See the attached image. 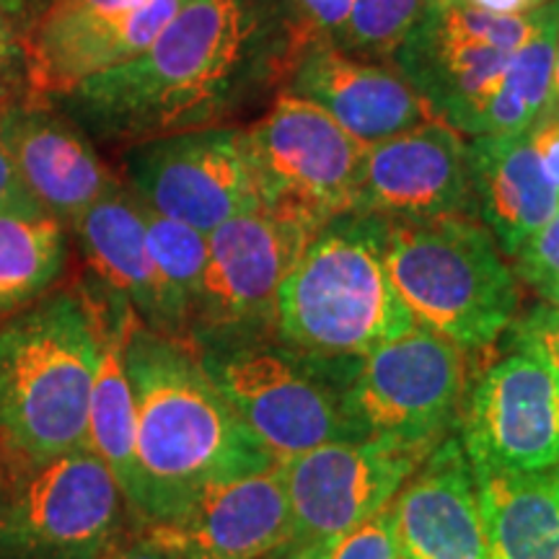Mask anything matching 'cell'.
<instances>
[{
  "label": "cell",
  "instance_id": "cell-1",
  "mask_svg": "<svg viewBox=\"0 0 559 559\" xmlns=\"http://www.w3.org/2000/svg\"><path fill=\"white\" fill-rule=\"evenodd\" d=\"M311 41L293 0H187L143 52L50 99L96 145L120 151L241 128L285 91Z\"/></svg>",
  "mask_w": 559,
  "mask_h": 559
},
{
  "label": "cell",
  "instance_id": "cell-2",
  "mask_svg": "<svg viewBox=\"0 0 559 559\" xmlns=\"http://www.w3.org/2000/svg\"><path fill=\"white\" fill-rule=\"evenodd\" d=\"M122 355L138 428L135 519L145 528L177 519L210 487L280 464L241 423L190 342L153 332L135 317Z\"/></svg>",
  "mask_w": 559,
  "mask_h": 559
},
{
  "label": "cell",
  "instance_id": "cell-3",
  "mask_svg": "<svg viewBox=\"0 0 559 559\" xmlns=\"http://www.w3.org/2000/svg\"><path fill=\"white\" fill-rule=\"evenodd\" d=\"M107 300L52 290L0 321V449L37 461L88 449V407Z\"/></svg>",
  "mask_w": 559,
  "mask_h": 559
},
{
  "label": "cell",
  "instance_id": "cell-4",
  "mask_svg": "<svg viewBox=\"0 0 559 559\" xmlns=\"http://www.w3.org/2000/svg\"><path fill=\"white\" fill-rule=\"evenodd\" d=\"M386 221L340 215L313 236L277 293V334L293 353L358 362L417 324L383 264Z\"/></svg>",
  "mask_w": 559,
  "mask_h": 559
},
{
  "label": "cell",
  "instance_id": "cell-5",
  "mask_svg": "<svg viewBox=\"0 0 559 559\" xmlns=\"http://www.w3.org/2000/svg\"><path fill=\"white\" fill-rule=\"evenodd\" d=\"M383 264L417 324L459 347H489L513 326L519 280L474 215L386 221Z\"/></svg>",
  "mask_w": 559,
  "mask_h": 559
},
{
  "label": "cell",
  "instance_id": "cell-6",
  "mask_svg": "<svg viewBox=\"0 0 559 559\" xmlns=\"http://www.w3.org/2000/svg\"><path fill=\"white\" fill-rule=\"evenodd\" d=\"M128 500L88 449L13 459L0 474V559H109Z\"/></svg>",
  "mask_w": 559,
  "mask_h": 559
},
{
  "label": "cell",
  "instance_id": "cell-7",
  "mask_svg": "<svg viewBox=\"0 0 559 559\" xmlns=\"http://www.w3.org/2000/svg\"><path fill=\"white\" fill-rule=\"evenodd\" d=\"M260 207L324 228L353 213L366 143L342 130L317 104L280 91L243 128Z\"/></svg>",
  "mask_w": 559,
  "mask_h": 559
},
{
  "label": "cell",
  "instance_id": "cell-8",
  "mask_svg": "<svg viewBox=\"0 0 559 559\" xmlns=\"http://www.w3.org/2000/svg\"><path fill=\"white\" fill-rule=\"evenodd\" d=\"M319 226L257 207L207 234V267L190 345L218 349L264 340L277 330V293Z\"/></svg>",
  "mask_w": 559,
  "mask_h": 559
},
{
  "label": "cell",
  "instance_id": "cell-9",
  "mask_svg": "<svg viewBox=\"0 0 559 559\" xmlns=\"http://www.w3.org/2000/svg\"><path fill=\"white\" fill-rule=\"evenodd\" d=\"M464 386V347L415 324L355 362L342 409L355 440L430 453L456 415Z\"/></svg>",
  "mask_w": 559,
  "mask_h": 559
},
{
  "label": "cell",
  "instance_id": "cell-10",
  "mask_svg": "<svg viewBox=\"0 0 559 559\" xmlns=\"http://www.w3.org/2000/svg\"><path fill=\"white\" fill-rule=\"evenodd\" d=\"M210 379L272 459L288 461L332 440H355L334 389L319 362L270 342L198 349Z\"/></svg>",
  "mask_w": 559,
  "mask_h": 559
},
{
  "label": "cell",
  "instance_id": "cell-11",
  "mask_svg": "<svg viewBox=\"0 0 559 559\" xmlns=\"http://www.w3.org/2000/svg\"><path fill=\"white\" fill-rule=\"evenodd\" d=\"M531 16H495L459 3H428L396 50L394 66L464 135L498 91L510 55L539 26Z\"/></svg>",
  "mask_w": 559,
  "mask_h": 559
},
{
  "label": "cell",
  "instance_id": "cell-12",
  "mask_svg": "<svg viewBox=\"0 0 559 559\" xmlns=\"http://www.w3.org/2000/svg\"><path fill=\"white\" fill-rule=\"evenodd\" d=\"M124 187L153 213L213 234L260 207L243 128H210L143 140L120 151Z\"/></svg>",
  "mask_w": 559,
  "mask_h": 559
},
{
  "label": "cell",
  "instance_id": "cell-13",
  "mask_svg": "<svg viewBox=\"0 0 559 559\" xmlns=\"http://www.w3.org/2000/svg\"><path fill=\"white\" fill-rule=\"evenodd\" d=\"M425 456L383 440H332L283 461L290 544L326 559L342 536L394 502Z\"/></svg>",
  "mask_w": 559,
  "mask_h": 559
},
{
  "label": "cell",
  "instance_id": "cell-14",
  "mask_svg": "<svg viewBox=\"0 0 559 559\" xmlns=\"http://www.w3.org/2000/svg\"><path fill=\"white\" fill-rule=\"evenodd\" d=\"M464 451L474 474L559 464V381L536 355L515 347L485 370L466 409Z\"/></svg>",
  "mask_w": 559,
  "mask_h": 559
},
{
  "label": "cell",
  "instance_id": "cell-15",
  "mask_svg": "<svg viewBox=\"0 0 559 559\" xmlns=\"http://www.w3.org/2000/svg\"><path fill=\"white\" fill-rule=\"evenodd\" d=\"M187 0H47L32 37V86L60 96L143 52Z\"/></svg>",
  "mask_w": 559,
  "mask_h": 559
},
{
  "label": "cell",
  "instance_id": "cell-16",
  "mask_svg": "<svg viewBox=\"0 0 559 559\" xmlns=\"http://www.w3.org/2000/svg\"><path fill=\"white\" fill-rule=\"evenodd\" d=\"M464 132L432 120L366 148L353 213L389 223L474 215Z\"/></svg>",
  "mask_w": 559,
  "mask_h": 559
},
{
  "label": "cell",
  "instance_id": "cell-17",
  "mask_svg": "<svg viewBox=\"0 0 559 559\" xmlns=\"http://www.w3.org/2000/svg\"><path fill=\"white\" fill-rule=\"evenodd\" d=\"M0 132L24 192L68 228L124 185L50 96H26L0 111Z\"/></svg>",
  "mask_w": 559,
  "mask_h": 559
},
{
  "label": "cell",
  "instance_id": "cell-18",
  "mask_svg": "<svg viewBox=\"0 0 559 559\" xmlns=\"http://www.w3.org/2000/svg\"><path fill=\"white\" fill-rule=\"evenodd\" d=\"M145 536L177 559H260L285 547L293 523L283 464L210 487Z\"/></svg>",
  "mask_w": 559,
  "mask_h": 559
},
{
  "label": "cell",
  "instance_id": "cell-19",
  "mask_svg": "<svg viewBox=\"0 0 559 559\" xmlns=\"http://www.w3.org/2000/svg\"><path fill=\"white\" fill-rule=\"evenodd\" d=\"M285 91L317 104L366 145L443 120L394 66L345 55L330 37L313 39L300 52Z\"/></svg>",
  "mask_w": 559,
  "mask_h": 559
},
{
  "label": "cell",
  "instance_id": "cell-20",
  "mask_svg": "<svg viewBox=\"0 0 559 559\" xmlns=\"http://www.w3.org/2000/svg\"><path fill=\"white\" fill-rule=\"evenodd\" d=\"M394 506L407 559H492L477 481L459 438H445L423 459Z\"/></svg>",
  "mask_w": 559,
  "mask_h": 559
},
{
  "label": "cell",
  "instance_id": "cell-21",
  "mask_svg": "<svg viewBox=\"0 0 559 559\" xmlns=\"http://www.w3.org/2000/svg\"><path fill=\"white\" fill-rule=\"evenodd\" d=\"M88 264L91 285L130 306L153 332L166 334V306L145 234V213L128 187L88 207L70 226Z\"/></svg>",
  "mask_w": 559,
  "mask_h": 559
},
{
  "label": "cell",
  "instance_id": "cell-22",
  "mask_svg": "<svg viewBox=\"0 0 559 559\" xmlns=\"http://www.w3.org/2000/svg\"><path fill=\"white\" fill-rule=\"evenodd\" d=\"M474 205L502 254L515 257L536 230L555 218L559 192L551 185L528 132L474 135L466 143Z\"/></svg>",
  "mask_w": 559,
  "mask_h": 559
},
{
  "label": "cell",
  "instance_id": "cell-23",
  "mask_svg": "<svg viewBox=\"0 0 559 559\" xmlns=\"http://www.w3.org/2000/svg\"><path fill=\"white\" fill-rule=\"evenodd\" d=\"M474 481L492 559H559V464Z\"/></svg>",
  "mask_w": 559,
  "mask_h": 559
},
{
  "label": "cell",
  "instance_id": "cell-24",
  "mask_svg": "<svg viewBox=\"0 0 559 559\" xmlns=\"http://www.w3.org/2000/svg\"><path fill=\"white\" fill-rule=\"evenodd\" d=\"M104 296V293H102ZM107 300V330H104L99 368L88 407V451L104 461L120 485L130 513L135 515L140 495L138 451H135V402L124 370V334L135 311L120 300Z\"/></svg>",
  "mask_w": 559,
  "mask_h": 559
},
{
  "label": "cell",
  "instance_id": "cell-25",
  "mask_svg": "<svg viewBox=\"0 0 559 559\" xmlns=\"http://www.w3.org/2000/svg\"><path fill=\"white\" fill-rule=\"evenodd\" d=\"M70 228L32 198L0 205V321L29 309L68 270Z\"/></svg>",
  "mask_w": 559,
  "mask_h": 559
},
{
  "label": "cell",
  "instance_id": "cell-26",
  "mask_svg": "<svg viewBox=\"0 0 559 559\" xmlns=\"http://www.w3.org/2000/svg\"><path fill=\"white\" fill-rule=\"evenodd\" d=\"M557 0L542 9L536 32L526 45L510 55L506 73L495 96L474 124V135H523L551 109L555 91V41Z\"/></svg>",
  "mask_w": 559,
  "mask_h": 559
},
{
  "label": "cell",
  "instance_id": "cell-27",
  "mask_svg": "<svg viewBox=\"0 0 559 559\" xmlns=\"http://www.w3.org/2000/svg\"><path fill=\"white\" fill-rule=\"evenodd\" d=\"M143 205V202H140ZM148 249L166 306V337L190 342L202 277L207 267V236L185 223L164 218L143 205Z\"/></svg>",
  "mask_w": 559,
  "mask_h": 559
},
{
  "label": "cell",
  "instance_id": "cell-28",
  "mask_svg": "<svg viewBox=\"0 0 559 559\" xmlns=\"http://www.w3.org/2000/svg\"><path fill=\"white\" fill-rule=\"evenodd\" d=\"M425 0H353L345 24L332 34L330 41L345 55L358 60L386 62L423 11Z\"/></svg>",
  "mask_w": 559,
  "mask_h": 559
},
{
  "label": "cell",
  "instance_id": "cell-29",
  "mask_svg": "<svg viewBox=\"0 0 559 559\" xmlns=\"http://www.w3.org/2000/svg\"><path fill=\"white\" fill-rule=\"evenodd\" d=\"M47 0H0V111L34 96L32 37Z\"/></svg>",
  "mask_w": 559,
  "mask_h": 559
},
{
  "label": "cell",
  "instance_id": "cell-30",
  "mask_svg": "<svg viewBox=\"0 0 559 559\" xmlns=\"http://www.w3.org/2000/svg\"><path fill=\"white\" fill-rule=\"evenodd\" d=\"M519 262V275L549 306H559V207L547 226L536 230L513 257Z\"/></svg>",
  "mask_w": 559,
  "mask_h": 559
},
{
  "label": "cell",
  "instance_id": "cell-31",
  "mask_svg": "<svg viewBox=\"0 0 559 559\" xmlns=\"http://www.w3.org/2000/svg\"><path fill=\"white\" fill-rule=\"evenodd\" d=\"M400 523H396V506L389 502L379 513L370 515L360 526L334 544L326 559H402Z\"/></svg>",
  "mask_w": 559,
  "mask_h": 559
},
{
  "label": "cell",
  "instance_id": "cell-32",
  "mask_svg": "<svg viewBox=\"0 0 559 559\" xmlns=\"http://www.w3.org/2000/svg\"><path fill=\"white\" fill-rule=\"evenodd\" d=\"M513 345L536 355L559 381V306H539L513 321Z\"/></svg>",
  "mask_w": 559,
  "mask_h": 559
},
{
  "label": "cell",
  "instance_id": "cell-33",
  "mask_svg": "<svg viewBox=\"0 0 559 559\" xmlns=\"http://www.w3.org/2000/svg\"><path fill=\"white\" fill-rule=\"evenodd\" d=\"M353 0H293L300 29L311 39L332 37L345 24Z\"/></svg>",
  "mask_w": 559,
  "mask_h": 559
},
{
  "label": "cell",
  "instance_id": "cell-34",
  "mask_svg": "<svg viewBox=\"0 0 559 559\" xmlns=\"http://www.w3.org/2000/svg\"><path fill=\"white\" fill-rule=\"evenodd\" d=\"M531 145H534L536 156H539L544 174H547L551 185L559 192V115L549 111L547 117H542L534 128L528 130Z\"/></svg>",
  "mask_w": 559,
  "mask_h": 559
},
{
  "label": "cell",
  "instance_id": "cell-35",
  "mask_svg": "<svg viewBox=\"0 0 559 559\" xmlns=\"http://www.w3.org/2000/svg\"><path fill=\"white\" fill-rule=\"evenodd\" d=\"M428 3H459L495 13V16H531L542 11L549 0H428Z\"/></svg>",
  "mask_w": 559,
  "mask_h": 559
},
{
  "label": "cell",
  "instance_id": "cell-36",
  "mask_svg": "<svg viewBox=\"0 0 559 559\" xmlns=\"http://www.w3.org/2000/svg\"><path fill=\"white\" fill-rule=\"evenodd\" d=\"M21 198H29V194L24 192V185H21L11 153L3 143V132H0V205Z\"/></svg>",
  "mask_w": 559,
  "mask_h": 559
},
{
  "label": "cell",
  "instance_id": "cell-37",
  "mask_svg": "<svg viewBox=\"0 0 559 559\" xmlns=\"http://www.w3.org/2000/svg\"><path fill=\"white\" fill-rule=\"evenodd\" d=\"M109 559H177V557L169 555L166 549H160L158 544H153L148 536H143V539L128 544V547L117 549Z\"/></svg>",
  "mask_w": 559,
  "mask_h": 559
},
{
  "label": "cell",
  "instance_id": "cell-38",
  "mask_svg": "<svg viewBox=\"0 0 559 559\" xmlns=\"http://www.w3.org/2000/svg\"><path fill=\"white\" fill-rule=\"evenodd\" d=\"M260 559H317V557L309 555V551H306V549L296 547V544H285V547L270 551V555H264Z\"/></svg>",
  "mask_w": 559,
  "mask_h": 559
},
{
  "label": "cell",
  "instance_id": "cell-39",
  "mask_svg": "<svg viewBox=\"0 0 559 559\" xmlns=\"http://www.w3.org/2000/svg\"><path fill=\"white\" fill-rule=\"evenodd\" d=\"M559 5V0H557ZM559 115V11H557V41H555V91H551V109Z\"/></svg>",
  "mask_w": 559,
  "mask_h": 559
},
{
  "label": "cell",
  "instance_id": "cell-40",
  "mask_svg": "<svg viewBox=\"0 0 559 559\" xmlns=\"http://www.w3.org/2000/svg\"><path fill=\"white\" fill-rule=\"evenodd\" d=\"M402 559H407V557H402Z\"/></svg>",
  "mask_w": 559,
  "mask_h": 559
}]
</instances>
